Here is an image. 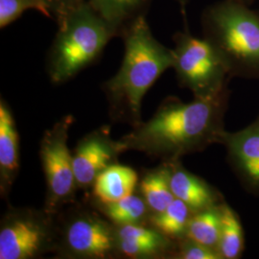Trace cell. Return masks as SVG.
I'll use <instances>...</instances> for the list:
<instances>
[{
    "instance_id": "6da1fadb",
    "label": "cell",
    "mask_w": 259,
    "mask_h": 259,
    "mask_svg": "<svg viewBox=\"0 0 259 259\" xmlns=\"http://www.w3.org/2000/svg\"><path fill=\"white\" fill-rule=\"evenodd\" d=\"M229 96L230 93L209 99L194 97L189 103L168 97L147 122L118 140L123 152L136 150L172 162L218 143Z\"/></svg>"
},
{
    "instance_id": "7a4b0ae2",
    "label": "cell",
    "mask_w": 259,
    "mask_h": 259,
    "mask_svg": "<svg viewBox=\"0 0 259 259\" xmlns=\"http://www.w3.org/2000/svg\"><path fill=\"white\" fill-rule=\"evenodd\" d=\"M125 52L118 72L104 83L111 111L133 126L141 123L143 97L167 69L173 68V49L154 37L146 17L136 20L121 36Z\"/></svg>"
},
{
    "instance_id": "3957f363",
    "label": "cell",
    "mask_w": 259,
    "mask_h": 259,
    "mask_svg": "<svg viewBox=\"0 0 259 259\" xmlns=\"http://www.w3.org/2000/svg\"><path fill=\"white\" fill-rule=\"evenodd\" d=\"M202 28L231 77L259 79V12L234 0L218 1L204 9Z\"/></svg>"
},
{
    "instance_id": "277c9868",
    "label": "cell",
    "mask_w": 259,
    "mask_h": 259,
    "mask_svg": "<svg viewBox=\"0 0 259 259\" xmlns=\"http://www.w3.org/2000/svg\"><path fill=\"white\" fill-rule=\"evenodd\" d=\"M116 37L106 20L85 1L58 24L47 71L51 82L65 83L93 64Z\"/></svg>"
},
{
    "instance_id": "5b68a950",
    "label": "cell",
    "mask_w": 259,
    "mask_h": 259,
    "mask_svg": "<svg viewBox=\"0 0 259 259\" xmlns=\"http://www.w3.org/2000/svg\"><path fill=\"white\" fill-rule=\"evenodd\" d=\"M173 40V69L183 88L188 89L195 98H216L230 93L232 77L221 57L204 37H194L185 29L176 33Z\"/></svg>"
},
{
    "instance_id": "8992f818",
    "label": "cell",
    "mask_w": 259,
    "mask_h": 259,
    "mask_svg": "<svg viewBox=\"0 0 259 259\" xmlns=\"http://www.w3.org/2000/svg\"><path fill=\"white\" fill-rule=\"evenodd\" d=\"M72 116H65L45 133L40 143V158L47 180L48 215L73 200L78 187L73 166V154L67 146Z\"/></svg>"
},
{
    "instance_id": "52a82bcc",
    "label": "cell",
    "mask_w": 259,
    "mask_h": 259,
    "mask_svg": "<svg viewBox=\"0 0 259 259\" xmlns=\"http://www.w3.org/2000/svg\"><path fill=\"white\" fill-rule=\"evenodd\" d=\"M51 241L47 219L31 210H13L0 229V259H28L40 253Z\"/></svg>"
},
{
    "instance_id": "ba28073f",
    "label": "cell",
    "mask_w": 259,
    "mask_h": 259,
    "mask_svg": "<svg viewBox=\"0 0 259 259\" xmlns=\"http://www.w3.org/2000/svg\"><path fill=\"white\" fill-rule=\"evenodd\" d=\"M218 143L227 150L228 161L243 187L259 195V116L244 129L225 130Z\"/></svg>"
},
{
    "instance_id": "9c48e42d",
    "label": "cell",
    "mask_w": 259,
    "mask_h": 259,
    "mask_svg": "<svg viewBox=\"0 0 259 259\" xmlns=\"http://www.w3.org/2000/svg\"><path fill=\"white\" fill-rule=\"evenodd\" d=\"M65 240L70 252L89 258H105L117 245L115 232L93 214L80 215L69 223Z\"/></svg>"
},
{
    "instance_id": "30bf717a",
    "label": "cell",
    "mask_w": 259,
    "mask_h": 259,
    "mask_svg": "<svg viewBox=\"0 0 259 259\" xmlns=\"http://www.w3.org/2000/svg\"><path fill=\"white\" fill-rule=\"evenodd\" d=\"M123 152L119 141L109 138L106 132H95L82 139L73 153V166L78 187L93 186L96 177L112 164Z\"/></svg>"
},
{
    "instance_id": "8fae6325",
    "label": "cell",
    "mask_w": 259,
    "mask_h": 259,
    "mask_svg": "<svg viewBox=\"0 0 259 259\" xmlns=\"http://www.w3.org/2000/svg\"><path fill=\"white\" fill-rule=\"evenodd\" d=\"M167 163L170 167V186L173 194L194 212L225 202L222 195L216 188L187 171L180 160Z\"/></svg>"
},
{
    "instance_id": "7c38bea8",
    "label": "cell",
    "mask_w": 259,
    "mask_h": 259,
    "mask_svg": "<svg viewBox=\"0 0 259 259\" xmlns=\"http://www.w3.org/2000/svg\"><path fill=\"white\" fill-rule=\"evenodd\" d=\"M19 169V138L15 118L8 105L0 102V188L2 196L10 188Z\"/></svg>"
},
{
    "instance_id": "4fadbf2b",
    "label": "cell",
    "mask_w": 259,
    "mask_h": 259,
    "mask_svg": "<svg viewBox=\"0 0 259 259\" xmlns=\"http://www.w3.org/2000/svg\"><path fill=\"white\" fill-rule=\"evenodd\" d=\"M138 180L134 169L111 164L96 177L93 185V194L103 204H112L133 194Z\"/></svg>"
},
{
    "instance_id": "5bb4252c",
    "label": "cell",
    "mask_w": 259,
    "mask_h": 259,
    "mask_svg": "<svg viewBox=\"0 0 259 259\" xmlns=\"http://www.w3.org/2000/svg\"><path fill=\"white\" fill-rule=\"evenodd\" d=\"M115 32L116 37L139 18L146 17L151 0H87Z\"/></svg>"
},
{
    "instance_id": "9a60e30c",
    "label": "cell",
    "mask_w": 259,
    "mask_h": 259,
    "mask_svg": "<svg viewBox=\"0 0 259 259\" xmlns=\"http://www.w3.org/2000/svg\"><path fill=\"white\" fill-rule=\"evenodd\" d=\"M222 204L195 212L188 224L185 237L218 251L222 227Z\"/></svg>"
},
{
    "instance_id": "2e32d148",
    "label": "cell",
    "mask_w": 259,
    "mask_h": 259,
    "mask_svg": "<svg viewBox=\"0 0 259 259\" xmlns=\"http://www.w3.org/2000/svg\"><path fill=\"white\" fill-rule=\"evenodd\" d=\"M140 190L153 214L163 211L175 200L170 186V167L165 162L143 178Z\"/></svg>"
},
{
    "instance_id": "e0dca14e",
    "label": "cell",
    "mask_w": 259,
    "mask_h": 259,
    "mask_svg": "<svg viewBox=\"0 0 259 259\" xmlns=\"http://www.w3.org/2000/svg\"><path fill=\"white\" fill-rule=\"evenodd\" d=\"M194 213L187 204L175 198L163 211L152 215L151 226L177 242L185 238L188 224Z\"/></svg>"
},
{
    "instance_id": "ac0fdd59",
    "label": "cell",
    "mask_w": 259,
    "mask_h": 259,
    "mask_svg": "<svg viewBox=\"0 0 259 259\" xmlns=\"http://www.w3.org/2000/svg\"><path fill=\"white\" fill-rule=\"evenodd\" d=\"M244 250L245 236L240 217L225 201L222 204V227L218 252L222 259H238Z\"/></svg>"
},
{
    "instance_id": "d6986e66",
    "label": "cell",
    "mask_w": 259,
    "mask_h": 259,
    "mask_svg": "<svg viewBox=\"0 0 259 259\" xmlns=\"http://www.w3.org/2000/svg\"><path fill=\"white\" fill-rule=\"evenodd\" d=\"M147 208L144 199L132 194L118 202L105 204V213L114 224L124 226L138 224L146 215Z\"/></svg>"
},
{
    "instance_id": "ffe728a7",
    "label": "cell",
    "mask_w": 259,
    "mask_h": 259,
    "mask_svg": "<svg viewBox=\"0 0 259 259\" xmlns=\"http://www.w3.org/2000/svg\"><path fill=\"white\" fill-rule=\"evenodd\" d=\"M27 10H36L47 18L51 15L41 0H0V27H7Z\"/></svg>"
},
{
    "instance_id": "44dd1931",
    "label": "cell",
    "mask_w": 259,
    "mask_h": 259,
    "mask_svg": "<svg viewBox=\"0 0 259 259\" xmlns=\"http://www.w3.org/2000/svg\"><path fill=\"white\" fill-rule=\"evenodd\" d=\"M174 254L182 259H222L217 250L186 237L177 241Z\"/></svg>"
},
{
    "instance_id": "7402d4cb",
    "label": "cell",
    "mask_w": 259,
    "mask_h": 259,
    "mask_svg": "<svg viewBox=\"0 0 259 259\" xmlns=\"http://www.w3.org/2000/svg\"><path fill=\"white\" fill-rule=\"evenodd\" d=\"M51 15L59 24L73 10L82 5L87 0H41Z\"/></svg>"
},
{
    "instance_id": "603a6c76",
    "label": "cell",
    "mask_w": 259,
    "mask_h": 259,
    "mask_svg": "<svg viewBox=\"0 0 259 259\" xmlns=\"http://www.w3.org/2000/svg\"><path fill=\"white\" fill-rule=\"evenodd\" d=\"M174 1H176L178 2L181 6H182V8H183V11L185 10V6H186V4L189 2V0H174Z\"/></svg>"
},
{
    "instance_id": "cb8c5ba5",
    "label": "cell",
    "mask_w": 259,
    "mask_h": 259,
    "mask_svg": "<svg viewBox=\"0 0 259 259\" xmlns=\"http://www.w3.org/2000/svg\"><path fill=\"white\" fill-rule=\"evenodd\" d=\"M234 1H237V2H241V3H244V4H247V5H251L255 0H234Z\"/></svg>"
}]
</instances>
